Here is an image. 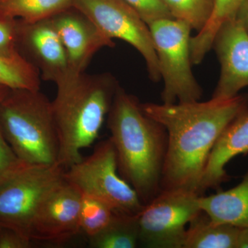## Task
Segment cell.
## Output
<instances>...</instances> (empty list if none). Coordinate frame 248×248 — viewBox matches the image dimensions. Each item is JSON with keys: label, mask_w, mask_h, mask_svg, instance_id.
<instances>
[{"label": "cell", "mask_w": 248, "mask_h": 248, "mask_svg": "<svg viewBox=\"0 0 248 248\" xmlns=\"http://www.w3.org/2000/svg\"><path fill=\"white\" fill-rule=\"evenodd\" d=\"M202 211L213 221L239 228H248V171L237 186L200 197Z\"/></svg>", "instance_id": "15"}, {"label": "cell", "mask_w": 248, "mask_h": 248, "mask_svg": "<svg viewBox=\"0 0 248 248\" xmlns=\"http://www.w3.org/2000/svg\"><path fill=\"white\" fill-rule=\"evenodd\" d=\"M248 154V109L238 115L225 129L210 153L203 179L200 195L208 189L218 190L230 177L226 165L240 155Z\"/></svg>", "instance_id": "14"}, {"label": "cell", "mask_w": 248, "mask_h": 248, "mask_svg": "<svg viewBox=\"0 0 248 248\" xmlns=\"http://www.w3.org/2000/svg\"><path fill=\"white\" fill-rule=\"evenodd\" d=\"M18 22L0 11V55L14 56L20 53L17 46Z\"/></svg>", "instance_id": "23"}, {"label": "cell", "mask_w": 248, "mask_h": 248, "mask_svg": "<svg viewBox=\"0 0 248 248\" xmlns=\"http://www.w3.org/2000/svg\"><path fill=\"white\" fill-rule=\"evenodd\" d=\"M148 25L160 19L173 18L162 0H124Z\"/></svg>", "instance_id": "24"}, {"label": "cell", "mask_w": 248, "mask_h": 248, "mask_svg": "<svg viewBox=\"0 0 248 248\" xmlns=\"http://www.w3.org/2000/svg\"><path fill=\"white\" fill-rule=\"evenodd\" d=\"M107 124L119 173L146 205L161 191L167 132L143 112L138 98L120 86L108 114Z\"/></svg>", "instance_id": "2"}, {"label": "cell", "mask_w": 248, "mask_h": 248, "mask_svg": "<svg viewBox=\"0 0 248 248\" xmlns=\"http://www.w3.org/2000/svg\"><path fill=\"white\" fill-rule=\"evenodd\" d=\"M66 50L72 76L85 73L101 49L113 48L115 43L97 26L74 7L50 18Z\"/></svg>", "instance_id": "13"}, {"label": "cell", "mask_w": 248, "mask_h": 248, "mask_svg": "<svg viewBox=\"0 0 248 248\" xmlns=\"http://www.w3.org/2000/svg\"><path fill=\"white\" fill-rule=\"evenodd\" d=\"M138 215L115 214L108 225L90 238L93 248H135L139 246Z\"/></svg>", "instance_id": "18"}, {"label": "cell", "mask_w": 248, "mask_h": 248, "mask_svg": "<svg viewBox=\"0 0 248 248\" xmlns=\"http://www.w3.org/2000/svg\"><path fill=\"white\" fill-rule=\"evenodd\" d=\"M63 178L82 195L107 204L115 214L138 215L144 207L135 189L119 173L110 138L99 142L89 156L65 170Z\"/></svg>", "instance_id": "5"}, {"label": "cell", "mask_w": 248, "mask_h": 248, "mask_svg": "<svg viewBox=\"0 0 248 248\" xmlns=\"http://www.w3.org/2000/svg\"><path fill=\"white\" fill-rule=\"evenodd\" d=\"M40 73L21 53L14 56L0 55V83L11 90L39 91Z\"/></svg>", "instance_id": "20"}, {"label": "cell", "mask_w": 248, "mask_h": 248, "mask_svg": "<svg viewBox=\"0 0 248 248\" xmlns=\"http://www.w3.org/2000/svg\"><path fill=\"white\" fill-rule=\"evenodd\" d=\"M143 112L168 134L161 190L184 189L200 195L209 156L225 129L248 109V95L207 102L141 104Z\"/></svg>", "instance_id": "1"}, {"label": "cell", "mask_w": 248, "mask_h": 248, "mask_svg": "<svg viewBox=\"0 0 248 248\" xmlns=\"http://www.w3.org/2000/svg\"><path fill=\"white\" fill-rule=\"evenodd\" d=\"M35 243L16 230L0 226V248H30Z\"/></svg>", "instance_id": "26"}, {"label": "cell", "mask_w": 248, "mask_h": 248, "mask_svg": "<svg viewBox=\"0 0 248 248\" xmlns=\"http://www.w3.org/2000/svg\"><path fill=\"white\" fill-rule=\"evenodd\" d=\"M235 248H248V228H239Z\"/></svg>", "instance_id": "28"}, {"label": "cell", "mask_w": 248, "mask_h": 248, "mask_svg": "<svg viewBox=\"0 0 248 248\" xmlns=\"http://www.w3.org/2000/svg\"><path fill=\"white\" fill-rule=\"evenodd\" d=\"M19 45L24 50V58L45 81L57 85L72 76L66 50L50 18L32 23L18 22Z\"/></svg>", "instance_id": "11"}, {"label": "cell", "mask_w": 248, "mask_h": 248, "mask_svg": "<svg viewBox=\"0 0 248 248\" xmlns=\"http://www.w3.org/2000/svg\"><path fill=\"white\" fill-rule=\"evenodd\" d=\"M60 164L22 163L0 182V226L16 230L30 238L37 207L52 187L63 179Z\"/></svg>", "instance_id": "7"}, {"label": "cell", "mask_w": 248, "mask_h": 248, "mask_svg": "<svg viewBox=\"0 0 248 248\" xmlns=\"http://www.w3.org/2000/svg\"><path fill=\"white\" fill-rule=\"evenodd\" d=\"M73 7L84 14L109 38L127 42L146 62L150 79L161 80L157 55L149 26L124 0H74Z\"/></svg>", "instance_id": "9"}, {"label": "cell", "mask_w": 248, "mask_h": 248, "mask_svg": "<svg viewBox=\"0 0 248 248\" xmlns=\"http://www.w3.org/2000/svg\"><path fill=\"white\" fill-rule=\"evenodd\" d=\"M10 91H11V89L9 88L0 83V103L2 102L5 98H6V96L9 94Z\"/></svg>", "instance_id": "29"}, {"label": "cell", "mask_w": 248, "mask_h": 248, "mask_svg": "<svg viewBox=\"0 0 248 248\" xmlns=\"http://www.w3.org/2000/svg\"><path fill=\"white\" fill-rule=\"evenodd\" d=\"M81 200L82 194L63 178L37 207L29 232L32 241L60 246L81 232Z\"/></svg>", "instance_id": "10"}, {"label": "cell", "mask_w": 248, "mask_h": 248, "mask_svg": "<svg viewBox=\"0 0 248 248\" xmlns=\"http://www.w3.org/2000/svg\"><path fill=\"white\" fill-rule=\"evenodd\" d=\"M235 18L241 23L248 33V0H244L236 13Z\"/></svg>", "instance_id": "27"}, {"label": "cell", "mask_w": 248, "mask_h": 248, "mask_svg": "<svg viewBox=\"0 0 248 248\" xmlns=\"http://www.w3.org/2000/svg\"><path fill=\"white\" fill-rule=\"evenodd\" d=\"M239 228L213 221L201 212L189 223L183 248H235Z\"/></svg>", "instance_id": "16"}, {"label": "cell", "mask_w": 248, "mask_h": 248, "mask_svg": "<svg viewBox=\"0 0 248 248\" xmlns=\"http://www.w3.org/2000/svg\"><path fill=\"white\" fill-rule=\"evenodd\" d=\"M56 86L52 108L60 140L58 164L67 169L97 140L120 85L110 73H84Z\"/></svg>", "instance_id": "3"}, {"label": "cell", "mask_w": 248, "mask_h": 248, "mask_svg": "<svg viewBox=\"0 0 248 248\" xmlns=\"http://www.w3.org/2000/svg\"><path fill=\"white\" fill-rule=\"evenodd\" d=\"M213 48L221 66L213 97L227 99L248 86V33L236 19L223 23L217 31Z\"/></svg>", "instance_id": "12"}, {"label": "cell", "mask_w": 248, "mask_h": 248, "mask_svg": "<svg viewBox=\"0 0 248 248\" xmlns=\"http://www.w3.org/2000/svg\"><path fill=\"white\" fill-rule=\"evenodd\" d=\"M0 125L23 162L58 164L60 140L52 102L40 90L11 89L0 103Z\"/></svg>", "instance_id": "4"}, {"label": "cell", "mask_w": 248, "mask_h": 248, "mask_svg": "<svg viewBox=\"0 0 248 248\" xmlns=\"http://www.w3.org/2000/svg\"><path fill=\"white\" fill-rule=\"evenodd\" d=\"M174 19L184 21L200 32L213 14L215 0H162Z\"/></svg>", "instance_id": "21"}, {"label": "cell", "mask_w": 248, "mask_h": 248, "mask_svg": "<svg viewBox=\"0 0 248 248\" xmlns=\"http://www.w3.org/2000/svg\"><path fill=\"white\" fill-rule=\"evenodd\" d=\"M74 0H0V11L23 22L45 20L73 7Z\"/></svg>", "instance_id": "19"}, {"label": "cell", "mask_w": 248, "mask_h": 248, "mask_svg": "<svg viewBox=\"0 0 248 248\" xmlns=\"http://www.w3.org/2000/svg\"><path fill=\"white\" fill-rule=\"evenodd\" d=\"M200 196L184 189L160 191L139 215V246L183 248L186 225L202 211Z\"/></svg>", "instance_id": "8"}, {"label": "cell", "mask_w": 248, "mask_h": 248, "mask_svg": "<svg viewBox=\"0 0 248 248\" xmlns=\"http://www.w3.org/2000/svg\"><path fill=\"white\" fill-rule=\"evenodd\" d=\"M244 0H215L211 17L197 35L191 37L190 54L192 64L202 63L213 48L217 31L223 23L234 19Z\"/></svg>", "instance_id": "17"}, {"label": "cell", "mask_w": 248, "mask_h": 248, "mask_svg": "<svg viewBox=\"0 0 248 248\" xmlns=\"http://www.w3.org/2000/svg\"><path fill=\"white\" fill-rule=\"evenodd\" d=\"M22 163L24 162L19 159L5 138L0 125V182L17 169Z\"/></svg>", "instance_id": "25"}, {"label": "cell", "mask_w": 248, "mask_h": 248, "mask_svg": "<svg viewBox=\"0 0 248 248\" xmlns=\"http://www.w3.org/2000/svg\"><path fill=\"white\" fill-rule=\"evenodd\" d=\"M115 213L101 201L82 195L80 210V228L89 239L100 232L110 223Z\"/></svg>", "instance_id": "22"}, {"label": "cell", "mask_w": 248, "mask_h": 248, "mask_svg": "<svg viewBox=\"0 0 248 248\" xmlns=\"http://www.w3.org/2000/svg\"><path fill=\"white\" fill-rule=\"evenodd\" d=\"M157 55L164 89V104L200 101L202 88L192 71L190 32L187 23L174 18L160 19L150 24Z\"/></svg>", "instance_id": "6"}]
</instances>
